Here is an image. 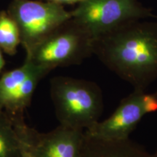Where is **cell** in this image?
Listing matches in <instances>:
<instances>
[{"label": "cell", "instance_id": "6da1fadb", "mask_svg": "<svg viewBox=\"0 0 157 157\" xmlns=\"http://www.w3.org/2000/svg\"><path fill=\"white\" fill-rule=\"evenodd\" d=\"M93 55L134 89L157 79V22L136 20L93 39Z\"/></svg>", "mask_w": 157, "mask_h": 157}, {"label": "cell", "instance_id": "7a4b0ae2", "mask_svg": "<svg viewBox=\"0 0 157 157\" xmlns=\"http://www.w3.org/2000/svg\"><path fill=\"white\" fill-rule=\"evenodd\" d=\"M50 96L60 124L86 130L99 121L103 93L95 82L58 76L50 80Z\"/></svg>", "mask_w": 157, "mask_h": 157}, {"label": "cell", "instance_id": "3957f363", "mask_svg": "<svg viewBox=\"0 0 157 157\" xmlns=\"http://www.w3.org/2000/svg\"><path fill=\"white\" fill-rule=\"evenodd\" d=\"M93 55V37L71 17L59 25L25 57L52 71L58 67L80 65Z\"/></svg>", "mask_w": 157, "mask_h": 157}, {"label": "cell", "instance_id": "277c9868", "mask_svg": "<svg viewBox=\"0 0 157 157\" xmlns=\"http://www.w3.org/2000/svg\"><path fill=\"white\" fill-rule=\"evenodd\" d=\"M7 11L18 26L21 45L26 55L72 17L71 11L66 10L64 6L47 1L12 0Z\"/></svg>", "mask_w": 157, "mask_h": 157}, {"label": "cell", "instance_id": "5b68a950", "mask_svg": "<svg viewBox=\"0 0 157 157\" xmlns=\"http://www.w3.org/2000/svg\"><path fill=\"white\" fill-rule=\"evenodd\" d=\"M71 13L93 39L130 21L154 17L139 0H84Z\"/></svg>", "mask_w": 157, "mask_h": 157}, {"label": "cell", "instance_id": "8992f818", "mask_svg": "<svg viewBox=\"0 0 157 157\" xmlns=\"http://www.w3.org/2000/svg\"><path fill=\"white\" fill-rule=\"evenodd\" d=\"M156 111L157 91L148 93L145 90L134 89L109 117L98 121L84 132L87 136L106 140L129 138L144 116Z\"/></svg>", "mask_w": 157, "mask_h": 157}, {"label": "cell", "instance_id": "52a82bcc", "mask_svg": "<svg viewBox=\"0 0 157 157\" xmlns=\"http://www.w3.org/2000/svg\"><path fill=\"white\" fill-rule=\"evenodd\" d=\"M21 138L34 157H81L85 133L83 129L59 124L46 133L26 124L24 118L14 119Z\"/></svg>", "mask_w": 157, "mask_h": 157}, {"label": "cell", "instance_id": "ba28073f", "mask_svg": "<svg viewBox=\"0 0 157 157\" xmlns=\"http://www.w3.org/2000/svg\"><path fill=\"white\" fill-rule=\"evenodd\" d=\"M81 157H151V154L144 146L129 137L106 140L85 134Z\"/></svg>", "mask_w": 157, "mask_h": 157}, {"label": "cell", "instance_id": "9c48e42d", "mask_svg": "<svg viewBox=\"0 0 157 157\" xmlns=\"http://www.w3.org/2000/svg\"><path fill=\"white\" fill-rule=\"evenodd\" d=\"M31 59L25 57L23 63L19 67L4 72L0 75V109L19 89L25 80L39 67Z\"/></svg>", "mask_w": 157, "mask_h": 157}, {"label": "cell", "instance_id": "30bf717a", "mask_svg": "<svg viewBox=\"0 0 157 157\" xmlns=\"http://www.w3.org/2000/svg\"><path fill=\"white\" fill-rule=\"evenodd\" d=\"M0 157H22V143L14 119L1 109Z\"/></svg>", "mask_w": 157, "mask_h": 157}, {"label": "cell", "instance_id": "8fae6325", "mask_svg": "<svg viewBox=\"0 0 157 157\" xmlns=\"http://www.w3.org/2000/svg\"><path fill=\"white\" fill-rule=\"evenodd\" d=\"M20 44L21 33L17 23L7 10L0 11V48L5 54L14 56Z\"/></svg>", "mask_w": 157, "mask_h": 157}, {"label": "cell", "instance_id": "7c38bea8", "mask_svg": "<svg viewBox=\"0 0 157 157\" xmlns=\"http://www.w3.org/2000/svg\"><path fill=\"white\" fill-rule=\"evenodd\" d=\"M44 1L50 2L57 5L63 6L65 5H74V4H78L84 0H44Z\"/></svg>", "mask_w": 157, "mask_h": 157}, {"label": "cell", "instance_id": "4fadbf2b", "mask_svg": "<svg viewBox=\"0 0 157 157\" xmlns=\"http://www.w3.org/2000/svg\"><path fill=\"white\" fill-rule=\"evenodd\" d=\"M21 143H22V157H34L26 143L24 142V140L21 137Z\"/></svg>", "mask_w": 157, "mask_h": 157}, {"label": "cell", "instance_id": "5bb4252c", "mask_svg": "<svg viewBox=\"0 0 157 157\" xmlns=\"http://www.w3.org/2000/svg\"><path fill=\"white\" fill-rule=\"evenodd\" d=\"M5 60L3 56V51L0 48V75L2 74V71L5 66Z\"/></svg>", "mask_w": 157, "mask_h": 157}, {"label": "cell", "instance_id": "9a60e30c", "mask_svg": "<svg viewBox=\"0 0 157 157\" xmlns=\"http://www.w3.org/2000/svg\"><path fill=\"white\" fill-rule=\"evenodd\" d=\"M151 157H157V149L154 154H151Z\"/></svg>", "mask_w": 157, "mask_h": 157}]
</instances>
